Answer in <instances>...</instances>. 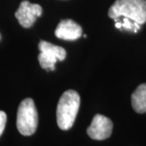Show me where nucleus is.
Masks as SVG:
<instances>
[{
  "label": "nucleus",
  "instance_id": "0eeeda50",
  "mask_svg": "<svg viewBox=\"0 0 146 146\" xmlns=\"http://www.w3.org/2000/svg\"><path fill=\"white\" fill-rule=\"evenodd\" d=\"M54 33L59 39L74 41L81 36L82 28L72 20H63L58 25Z\"/></svg>",
  "mask_w": 146,
  "mask_h": 146
},
{
  "label": "nucleus",
  "instance_id": "423d86ee",
  "mask_svg": "<svg viewBox=\"0 0 146 146\" xmlns=\"http://www.w3.org/2000/svg\"><path fill=\"white\" fill-rule=\"evenodd\" d=\"M42 8L38 4H33L25 0L21 2L18 10L15 13V16L20 25L24 28H30L35 23L36 18L42 16Z\"/></svg>",
  "mask_w": 146,
  "mask_h": 146
},
{
  "label": "nucleus",
  "instance_id": "f257e3e1",
  "mask_svg": "<svg viewBox=\"0 0 146 146\" xmlns=\"http://www.w3.org/2000/svg\"><path fill=\"white\" fill-rule=\"evenodd\" d=\"M80 104V95L75 90H68L61 96L57 106L58 126L61 130H69L74 124Z\"/></svg>",
  "mask_w": 146,
  "mask_h": 146
},
{
  "label": "nucleus",
  "instance_id": "f03ea898",
  "mask_svg": "<svg viewBox=\"0 0 146 146\" xmlns=\"http://www.w3.org/2000/svg\"><path fill=\"white\" fill-rule=\"evenodd\" d=\"M108 16L114 20L119 16L127 17L141 25L146 22V1L116 0L110 7Z\"/></svg>",
  "mask_w": 146,
  "mask_h": 146
},
{
  "label": "nucleus",
  "instance_id": "6e6552de",
  "mask_svg": "<svg viewBox=\"0 0 146 146\" xmlns=\"http://www.w3.org/2000/svg\"><path fill=\"white\" fill-rule=\"evenodd\" d=\"M131 106L136 113H146V84H141L131 95Z\"/></svg>",
  "mask_w": 146,
  "mask_h": 146
},
{
  "label": "nucleus",
  "instance_id": "20e7f679",
  "mask_svg": "<svg viewBox=\"0 0 146 146\" xmlns=\"http://www.w3.org/2000/svg\"><path fill=\"white\" fill-rule=\"evenodd\" d=\"M40 54L38 55L39 63L43 69L54 71L57 61H63L66 58V50L63 47L58 46L45 41L38 44Z\"/></svg>",
  "mask_w": 146,
  "mask_h": 146
},
{
  "label": "nucleus",
  "instance_id": "9d476101",
  "mask_svg": "<svg viewBox=\"0 0 146 146\" xmlns=\"http://www.w3.org/2000/svg\"><path fill=\"white\" fill-rule=\"evenodd\" d=\"M84 38H86V37H87V35H85V34H84Z\"/></svg>",
  "mask_w": 146,
  "mask_h": 146
},
{
  "label": "nucleus",
  "instance_id": "7ed1b4c3",
  "mask_svg": "<svg viewBox=\"0 0 146 146\" xmlns=\"http://www.w3.org/2000/svg\"><path fill=\"white\" fill-rule=\"evenodd\" d=\"M38 124L37 110L32 98H25L21 102L17 111L16 127L23 136H31Z\"/></svg>",
  "mask_w": 146,
  "mask_h": 146
},
{
  "label": "nucleus",
  "instance_id": "39448f33",
  "mask_svg": "<svg viewBox=\"0 0 146 146\" xmlns=\"http://www.w3.org/2000/svg\"><path fill=\"white\" fill-rule=\"evenodd\" d=\"M112 130V121L104 115L98 114L94 117L91 124L87 129V133L94 140L103 141L111 136Z\"/></svg>",
  "mask_w": 146,
  "mask_h": 146
},
{
  "label": "nucleus",
  "instance_id": "1a4fd4ad",
  "mask_svg": "<svg viewBox=\"0 0 146 146\" xmlns=\"http://www.w3.org/2000/svg\"><path fill=\"white\" fill-rule=\"evenodd\" d=\"M7 122V115L4 111L0 110V136L3 134Z\"/></svg>",
  "mask_w": 146,
  "mask_h": 146
}]
</instances>
